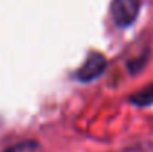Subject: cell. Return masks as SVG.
Listing matches in <instances>:
<instances>
[{"label":"cell","mask_w":153,"mask_h":152,"mask_svg":"<svg viewBox=\"0 0 153 152\" xmlns=\"http://www.w3.org/2000/svg\"><path fill=\"white\" fill-rule=\"evenodd\" d=\"M138 0H113L110 6L111 19L117 27L131 25L138 15Z\"/></svg>","instance_id":"1"},{"label":"cell","mask_w":153,"mask_h":152,"mask_svg":"<svg viewBox=\"0 0 153 152\" xmlns=\"http://www.w3.org/2000/svg\"><path fill=\"white\" fill-rule=\"evenodd\" d=\"M105 66H107V60H105V57L102 54L91 52L86 57L85 63L80 66V69L76 72V78L79 81H82V82L94 81L105 70Z\"/></svg>","instance_id":"2"},{"label":"cell","mask_w":153,"mask_h":152,"mask_svg":"<svg viewBox=\"0 0 153 152\" xmlns=\"http://www.w3.org/2000/svg\"><path fill=\"white\" fill-rule=\"evenodd\" d=\"M131 103H134L140 107H146V106L153 104V84L141 88L137 93H134L131 96Z\"/></svg>","instance_id":"3"},{"label":"cell","mask_w":153,"mask_h":152,"mask_svg":"<svg viewBox=\"0 0 153 152\" xmlns=\"http://www.w3.org/2000/svg\"><path fill=\"white\" fill-rule=\"evenodd\" d=\"M36 145L33 142H25V143H19L13 148H10L7 152H34Z\"/></svg>","instance_id":"4"}]
</instances>
